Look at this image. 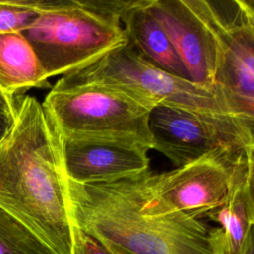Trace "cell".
I'll return each mask as SVG.
<instances>
[{
    "mask_svg": "<svg viewBox=\"0 0 254 254\" xmlns=\"http://www.w3.org/2000/svg\"><path fill=\"white\" fill-rule=\"evenodd\" d=\"M0 208L54 254H72L64 141L33 96L20 100L14 122L0 140Z\"/></svg>",
    "mask_w": 254,
    "mask_h": 254,
    "instance_id": "cell-1",
    "label": "cell"
},
{
    "mask_svg": "<svg viewBox=\"0 0 254 254\" xmlns=\"http://www.w3.org/2000/svg\"><path fill=\"white\" fill-rule=\"evenodd\" d=\"M148 172L100 185L67 178L73 224L113 254H212L204 220L145 207Z\"/></svg>",
    "mask_w": 254,
    "mask_h": 254,
    "instance_id": "cell-2",
    "label": "cell"
},
{
    "mask_svg": "<svg viewBox=\"0 0 254 254\" xmlns=\"http://www.w3.org/2000/svg\"><path fill=\"white\" fill-rule=\"evenodd\" d=\"M37 17L21 34L50 77L67 75L123 48L124 0H29Z\"/></svg>",
    "mask_w": 254,
    "mask_h": 254,
    "instance_id": "cell-3",
    "label": "cell"
},
{
    "mask_svg": "<svg viewBox=\"0 0 254 254\" xmlns=\"http://www.w3.org/2000/svg\"><path fill=\"white\" fill-rule=\"evenodd\" d=\"M42 104L64 143L153 150V109L120 90L62 76Z\"/></svg>",
    "mask_w": 254,
    "mask_h": 254,
    "instance_id": "cell-4",
    "label": "cell"
},
{
    "mask_svg": "<svg viewBox=\"0 0 254 254\" xmlns=\"http://www.w3.org/2000/svg\"><path fill=\"white\" fill-rule=\"evenodd\" d=\"M78 82L120 90L154 109L167 107L216 118H246L219 87L195 83L161 69L130 43L91 65L64 75Z\"/></svg>",
    "mask_w": 254,
    "mask_h": 254,
    "instance_id": "cell-5",
    "label": "cell"
},
{
    "mask_svg": "<svg viewBox=\"0 0 254 254\" xmlns=\"http://www.w3.org/2000/svg\"><path fill=\"white\" fill-rule=\"evenodd\" d=\"M215 50V83L254 119V1L186 0Z\"/></svg>",
    "mask_w": 254,
    "mask_h": 254,
    "instance_id": "cell-6",
    "label": "cell"
},
{
    "mask_svg": "<svg viewBox=\"0 0 254 254\" xmlns=\"http://www.w3.org/2000/svg\"><path fill=\"white\" fill-rule=\"evenodd\" d=\"M154 147L176 167L210 154L254 157V120L216 118L167 107L150 114Z\"/></svg>",
    "mask_w": 254,
    "mask_h": 254,
    "instance_id": "cell-7",
    "label": "cell"
},
{
    "mask_svg": "<svg viewBox=\"0 0 254 254\" xmlns=\"http://www.w3.org/2000/svg\"><path fill=\"white\" fill-rule=\"evenodd\" d=\"M249 156L210 154L172 171H149L145 207L152 213L183 212L198 219L226 198L235 169Z\"/></svg>",
    "mask_w": 254,
    "mask_h": 254,
    "instance_id": "cell-8",
    "label": "cell"
},
{
    "mask_svg": "<svg viewBox=\"0 0 254 254\" xmlns=\"http://www.w3.org/2000/svg\"><path fill=\"white\" fill-rule=\"evenodd\" d=\"M146 7L168 36L190 80L218 87L212 39L186 0H146Z\"/></svg>",
    "mask_w": 254,
    "mask_h": 254,
    "instance_id": "cell-9",
    "label": "cell"
},
{
    "mask_svg": "<svg viewBox=\"0 0 254 254\" xmlns=\"http://www.w3.org/2000/svg\"><path fill=\"white\" fill-rule=\"evenodd\" d=\"M254 159H246L235 169L230 190L223 202L204 219L219 224L210 227L208 241L212 254H243L253 238Z\"/></svg>",
    "mask_w": 254,
    "mask_h": 254,
    "instance_id": "cell-10",
    "label": "cell"
},
{
    "mask_svg": "<svg viewBox=\"0 0 254 254\" xmlns=\"http://www.w3.org/2000/svg\"><path fill=\"white\" fill-rule=\"evenodd\" d=\"M67 178L79 185H100L138 177L148 172V153L113 145L64 143Z\"/></svg>",
    "mask_w": 254,
    "mask_h": 254,
    "instance_id": "cell-11",
    "label": "cell"
},
{
    "mask_svg": "<svg viewBox=\"0 0 254 254\" xmlns=\"http://www.w3.org/2000/svg\"><path fill=\"white\" fill-rule=\"evenodd\" d=\"M129 43L150 63L177 76L190 79L163 28L146 7V0H124L120 14Z\"/></svg>",
    "mask_w": 254,
    "mask_h": 254,
    "instance_id": "cell-12",
    "label": "cell"
},
{
    "mask_svg": "<svg viewBox=\"0 0 254 254\" xmlns=\"http://www.w3.org/2000/svg\"><path fill=\"white\" fill-rule=\"evenodd\" d=\"M49 76L20 31L0 33V92L17 104V97L33 87L49 86Z\"/></svg>",
    "mask_w": 254,
    "mask_h": 254,
    "instance_id": "cell-13",
    "label": "cell"
},
{
    "mask_svg": "<svg viewBox=\"0 0 254 254\" xmlns=\"http://www.w3.org/2000/svg\"><path fill=\"white\" fill-rule=\"evenodd\" d=\"M0 254H54L37 236L0 208Z\"/></svg>",
    "mask_w": 254,
    "mask_h": 254,
    "instance_id": "cell-14",
    "label": "cell"
},
{
    "mask_svg": "<svg viewBox=\"0 0 254 254\" xmlns=\"http://www.w3.org/2000/svg\"><path fill=\"white\" fill-rule=\"evenodd\" d=\"M36 17L29 0H0V33L22 31Z\"/></svg>",
    "mask_w": 254,
    "mask_h": 254,
    "instance_id": "cell-15",
    "label": "cell"
},
{
    "mask_svg": "<svg viewBox=\"0 0 254 254\" xmlns=\"http://www.w3.org/2000/svg\"><path fill=\"white\" fill-rule=\"evenodd\" d=\"M72 254H113L98 240L74 225Z\"/></svg>",
    "mask_w": 254,
    "mask_h": 254,
    "instance_id": "cell-16",
    "label": "cell"
},
{
    "mask_svg": "<svg viewBox=\"0 0 254 254\" xmlns=\"http://www.w3.org/2000/svg\"><path fill=\"white\" fill-rule=\"evenodd\" d=\"M14 117L15 115L9 112L0 111V140L7 134V132L11 128L14 122Z\"/></svg>",
    "mask_w": 254,
    "mask_h": 254,
    "instance_id": "cell-17",
    "label": "cell"
},
{
    "mask_svg": "<svg viewBox=\"0 0 254 254\" xmlns=\"http://www.w3.org/2000/svg\"><path fill=\"white\" fill-rule=\"evenodd\" d=\"M0 102H1L2 104H4L12 113L16 114V110H17V105H18V104H15V103L11 102L10 100H8L1 92H0Z\"/></svg>",
    "mask_w": 254,
    "mask_h": 254,
    "instance_id": "cell-18",
    "label": "cell"
},
{
    "mask_svg": "<svg viewBox=\"0 0 254 254\" xmlns=\"http://www.w3.org/2000/svg\"><path fill=\"white\" fill-rule=\"evenodd\" d=\"M253 243H254L253 238H251V239L248 241V243H247V245H246V247H245V250H244L243 254H254V246H253Z\"/></svg>",
    "mask_w": 254,
    "mask_h": 254,
    "instance_id": "cell-19",
    "label": "cell"
},
{
    "mask_svg": "<svg viewBox=\"0 0 254 254\" xmlns=\"http://www.w3.org/2000/svg\"><path fill=\"white\" fill-rule=\"evenodd\" d=\"M0 111H5V112H9V113H11V114H13V115H15L14 113H12L4 104H2L1 102H0Z\"/></svg>",
    "mask_w": 254,
    "mask_h": 254,
    "instance_id": "cell-20",
    "label": "cell"
}]
</instances>
